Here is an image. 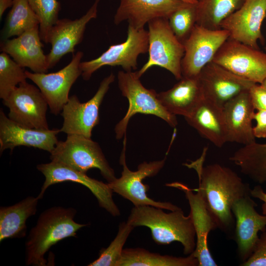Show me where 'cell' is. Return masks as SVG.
Instances as JSON below:
<instances>
[{
  "instance_id": "obj_1",
  "label": "cell",
  "mask_w": 266,
  "mask_h": 266,
  "mask_svg": "<svg viewBox=\"0 0 266 266\" xmlns=\"http://www.w3.org/2000/svg\"><path fill=\"white\" fill-rule=\"evenodd\" d=\"M188 166L197 171L199 180L197 189L201 194L206 206L218 228L226 233L234 229L232 211L233 203L239 198L250 194L248 184L229 167L218 164Z\"/></svg>"
},
{
  "instance_id": "obj_2",
  "label": "cell",
  "mask_w": 266,
  "mask_h": 266,
  "mask_svg": "<svg viewBox=\"0 0 266 266\" xmlns=\"http://www.w3.org/2000/svg\"><path fill=\"white\" fill-rule=\"evenodd\" d=\"M76 212L72 207L54 206L40 214L25 243L27 266H47L44 256L52 246L65 238L76 237L77 231L87 226L74 221Z\"/></svg>"
},
{
  "instance_id": "obj_3",
  "label": "cell",
  "mask_w": 266,
  "mask_h": 266,
  "mask_svg": "<svg viewBox=\"0 0 266 266\" xmlns=\"http://www.w3.org/2000/svg\"><path fill=\"white\" fill-rule=\"evenodd\" d=\"M163 209L151 205L134 206L127 221L134 228H149L157 244L167 245L178 241L182 245L185 255L192 254L196 248V237L190 214L185 216L181 208L169 213Z\"/></svg>"
},
{
  "instance_id": "obj_4",
  "label": "cell",
  "mask_w": 266,
  "mask_h": 266,
  "mask_svg": "<svg viewBox=\"0 0 266 266\" xmlns=\"http://www.w3.org/2000/svg\"><path fill=\"white\" fill-rule=\"evenodd\" d=\"M117 79L119 89L122 95L128 99L129 105L126 115L115 126L117 139L122 138L126 134L131 118L137 113L154 115L172 127L177 125L176 115L169 113L164 107L154 90L143 86L136 72L119 71Z\"/></svg>"
},
{
  "instance_id": "obj_5",
  "label": "cell",
  "mask_w": 266,
  "mask_h": 266,
  "mask_svg": "<svg viewBox=\"0 0 266 266\" xmlns=\"http://www.w3.org/2000/svg\"><path fill=\"white\" fill-rule=\"evenodd\" d=\"M50 158L85 173L97 168L108 183L116 178L99 144L81 135L67 134L65 141H59Z\"/></svg>"
},
{
  "instance_id": "obj_6",
  "label": "cell",
  "mask_w": 266,
  "mask_h": 266,
  "mask_svg": "<svg viewBox=\"0 0 266 266\" xmlns=\"http://www.w3.org/2000/svg\"><path fill=\"white\" fill-rule=\"evenodd\" d=\"M148 25L149 58L136 73L141 76L150 67L158 66L171 72L177 80L182 77L181 61L184 55L183 44L176 37L166 18H157Z\"/></svg>"
},
{
  "instance_id": "obj_7",
  "label": "cell",
  "mask_w": 266,
  "mask_h": 266,
  "mask_svg": "<svg viewBox=\"0 0 266 266\" xmlns=\"http://www.w3.org/2000/svg\"><path fill=\"white\" fill-rule=\"evenodd\" d=\"M126 141L125 138L120 160L123 166L121 176L107 183L112 192L130 200L134 206L151 205L170 211L180 209L169 202L155 201L150 198L146 194L149 187L142 182L144 179L158 173L165 166L166 157L161 160L144 162L138 165L137 170L131 171L126 163Z\"/></svg>"
},
{
  "instance_id": "obj_8",
  "label": "cell",
  "mask_w": 266,
  "mask_h": 266,
  "mask_svg": "<svg viewBox=\"0 0 266 266\" xmlns=\"http://www.w3.org/2000/svg\"><path fill=\"white\" fill-rule=\"evenodd\" d=\"M148 31L128 25L126 41L111 45L95 59L80 63L81 75L88 80L96 71L105 66H121L125 71H132L137 68L138 56L148 52Z\"/></svg>"
},
{
  "instance_id": "obj_9",
  "label": "cell",
  "mask_w": 266,
  "mask_h": 266,
  "mask_svg": "<svg viewBox=\"0 0 266 266\" xmlns=\"http://www.w3.org/2000/svg\"><path fill=\"white\" fill-rule=\"evenodd\" d=\"M229 37L226 30H210L196 24L183 43L185 52L181 61L182 77H198Z\"/></svg>"
},
{
  "instance_id": "obj_10",
  "label": "cell",
  "mask_w": 266,
  "mask_h": 266,
  "mask_svg": "<svg viewBox=\"0 0 266 266\" xmlns=\"http://www.w3.org/2000/svg\"><path fill=\"white\" fill-rule=\"evenodd\" d=\"M212 62L257 84H262L266 78V53L230 38Z\"/></svg>"
},
{
  "instance_id": "obj_11",
  "label": "cell",
  "mask_w": 266,
  "mask_h": 266,
  "mask_svg": "<svg viewBox=\"0 0 266 266\" xmlns=\"http://www.w3.org/2000/svg\"><path fill=\"white\" fill-rule=\"evenodd\" d=\"M115 75L110 73L100 82L98 91L89 100L81 102L75 95L71 96L61 112L64 122L61 132L91 138L93 128L99 123V109Z\"/></svg>"
},
{
  "instance_id": "obj_12",
  "label": "cell",
  "mask_w": 266,
  "mask_h": 266,
  "mask_svg": "<svg viewBox=\"0 0 266 266\" xmlns=\"http://www.w3.org/2000/svg\"><path fill=\"white\" fill-rule=\"evenodd\" d=\"M37 169L45 177V181L37 197L41 199L52 185L63 182H73L86 187L96 198L100 207L114 217L119 216L120 211L113 199V192L108 184L88 176L63 164L51 161L37 165Z\"/></svg>"
},
{
  "instance_id": "obj_13",
  "label": "cell",
  "mask_w": 266,
  "mask_h": 266,
  "mask_svg": "<svg viewBox=\"0 0 266 266\" xmlns=\"http://www.w3.org/2000/svg\"><path fill=\"white\" fill-rule=\"evenodd\" d=\"M2 101L9 109L8 117L11 120L31 128L49 129L48 104L38 88L27 81L22 83Z\"/></svg>"
},
{
  "instance_id": "obj_14",
  "label": "cell",
  "mask_w": 266,
  "mask_h": 266,
  "mask_svg": "<svg viewBox=\"0 0 266 266\" xmlns=\"http://www.w3.org/2000/svg\"><path fill=\"white\" fill-rule=\"evenodd\" d=\"M83 56L81 51L73 54L70 63L56 72L35 73L25 70L27 78L38 87L52 114L60 113L67 102L72 86L81 75L80 64Z\"/></svg>"
},
{
  "instance_id": "obj_15",
  "label": "cell",
  "mask_w": 266,
  "mask_h": 266,
  "mask_svg": "<svg viewBox=\"0 0 266 266\" xmlns=\"http://www.w3.org/2000/svg\"><path fill=\"white\" fill-rule=\"evenodd\" d=\"M266 17V0H245L241 6L221 24L229 38L259 49L258 41L264 38L262 23Z\"/></svg>"
},
{
  "instance_id": "obj_16",
  "label": "cell",
  "mask_w": 266,
  "mask_h": 266,
  "mask_svg": "<svg viewBox=\"0 0 266 266\" xmlns=\"http://www.w3.org/2000/svg\"><path fill=\"white\" fill-rule=\"evenodd\" d=\"M246 195L233 204L232 211L235 219L234 239L238 255L242 262L252 254L259 237V232L266 231V215L259 214L255 207L257 204Z\"/></svg>"
},
{
  "instance_id": "obj_17",
  "label": "cell",
  "mask_w": 266,
  "mask_h": 266,
  "mask_svg": "<svg viewBox=\"0 0 266 266\" xmlns=\"http://www.w3.org/2000/svg\"><path fill=\"white\" fill-rule=\"evenodd\" d=\"M100 0H95L94 4L83 16L71 20L59 19L51 29L48 36V43L51 45L46 55L47 67H54L65 55L74 52L75 47L81 42L87 24L96 18L98 4Z\"/></svg>"
},
{
  "instance_id": "obj_18",
  "label": "cell",
  "mask_w": 266,
  "mask_h": 266,
  "mask_svg": "<svg viewBox=\"0 0 266 266\" xmlns=\"http://www.w3.org/2000/svg\"><path fill=\"white\" fill-rule=\"evenodd\" d=\"M198 78L203 96L223 107L236 96L249 91L256 84L212 61L202 69Z\"/></svg>"
},
{
  "instance_id": "obj_19",
  "label": "cell",
  "mask_w": 266,
  "mask_h": 266,
  "mask_svg": "<svg viewBox=\"0 0 266 266\" xmlns=\"http://www.w3.org/2000/svg\"><path fill=\"white\" fill-rule=\"evenodd\" d=\"M168 186L182 191L188 201L190 207L189 214L196 237V248L193 254L199 261V266H217L209 249L208 238L209 233L218 227L207 209L201 194L197 189V193H194L187 185L178 182L169 184Z\"/></svg>"
},
{
  "instance_id": "obj_20",
  "label": "cell",
  "mask_w": 266,
  "mask_h": 266,
  "mask_svg": "<svg viewBox=\"0 0 266 266\" xmlns=\"http://www.w3.org/2000/svg\"><path fill=\"white\" fill-rule=\"evenodd\" d=\"M60 129L40 130L24 126L10 119L0 110V151L17 146L32 147L50 153L59 141Z\"/></svg>"
},
{
  "instance_id": "obj_21",
  "label": "cell",
  "mask_w": 266,
  "mask_h": 266,
  "mask_svg": "<svg viewBox=\"0 0 266 266\" xmlns=\"http://www.w3.org/2000/svg\"><path fill=\"white\" fill-rule=\"evenodd\" d=\"M185 3L180 0H120L114 17L119 25L127 21L136 29L144 28L150 21L157 18H166Z\"/></svg>"
},
{
  "instance_id": "obj_22",
  "label": "cell",
  "mask_w": 266,
  "mask_h": 266,
  "mask_svg": "<svg viewBox=\"0 0 266 266\" xmlns=\"http://www.w3.org/2000/svg\"><path fill=\"white\" fill-rule=\"evenodd\" d=\"M255 110L249 91L241 93L224 104L228 142L244 145L256 141L252 126Z\"/></svg>"
},
{
  "instance_id": "obj_23",
  "label": "cell",
  "mask_w": 266,
  "mask_h": 266,
  "mask_svg": "<svg viewBox=\"0 0 266 266\" xmlns=\"http://www.w3.org/2000/svg\"><path fill=\"white\" fill-rule=\"evenodd\" d=\"M41 40L38 26L15 38L1 41L0 50L24 68L28 67L35 73H46V55Z\"/></svg>"
},
{
  "instance_id": "obj_24",
  "label": "cell",
  "mask_w": 266,
  "mask_h": 266,
  "mask_svg": "<svg viewBox=\"0 0 266 266\" xmlns=\"http://www.w3.org/2000/svg\"><path fill=\"white\" fill-rule=\"evenodd\" d=\"M187 123L215 146L222 147L227 141L223 107L203 96L191 113Z\"/></svg>"
},
{
  "instance_id": "obj_25",
  "label": "cell",
  "mask_w": 266,
  "mask_h": 266,
  "mask_svg": "<svg viewBox=\"0 0 266 266\" xmlns=\"http://www.w3.org/2000/svg\"><path fill=\"white\" fill-rule=\"evenodd\" d=\"M167 111L174 115L188 116L203 97L198 77H182L170 89L157 94Z\"/></svg>"
},
{
  "instance_id": "obj_26",
  "label": "cell",
  "mask_w": 266,
  "mask_h": 266,
  "mask_svg": "<svg viewBox=\"0 0 266 266\" xmlns=\"http://www.w3.org/2000/svg\"><path fill=\"white\" fill-rule=\"evenodd\" d=\"M39 199L29 196L10 206L0 207V241L22 238L27 232L26 222L35 214Z\"/></svg>"
},
{
  "instance_id": "obj_27",
  "label": "cell",
  "mask_w": 266,
  "mask_h": 266,
  "mask_svg": "<svg viewBox=\"0 0 266 266\" xmlns=\"http://www.w3.org/2000/svg\"><path fill=\"white\" fill-rule=\"evenodd\" d=\"M229 160L238 166L242 173L254 182H266V143L256 141L237 150Z\"/></svg>"
},
{
  "instance_id": "obj_28",
  "label": "cell",
  "mask_w": 266,
  "mask_h": 266,
  "mask_svg": "<svg viewBox=\"0 0 266 266\" xmlns=\"http://www.w3.org/2000/svg\"><path fill=\"white\" fill-rule=\"evenodd\" d=\"M117 266H199L193 253L187 257L163 255L142 248H124Z\"/></svg>"
},
{
  "instance_id": "obj_29",
  "label": "cell",
  "mask_w": 266,
  "mask_h": 266,
  "mask_svg": "<svg viewBox=\"0 0 266 266\" xmlns=\"http://www.w3.org/2000/svg\"><path fill=\"white\" fill-rule=\"evenodd\" d=\"M196 24L210 30L221 29L222 22L238 9L245 0H197Z\"/></svg>"
},
{
  "instance_id": "obj_30",
  "label": "cell",
  "mask_w": 266,
  "mask_h": 266,
  "mask_svg": "<svg viewBox=\"0 0 266 266\" xmlns=\"http://www.w3.org/2000/svg\"><path fill=\"white\" fill-rule=\"evenodd\" d=\"M39 24L38 17L28 0H14L1 32V41L19 36L39 26Z\"/></svg>"
},
{
  "instance_id": "obj_31",
  "label": "cell",
  "mask_w": 266,
  "mask_h": 266,
  "mask_svg": "<svg viewBox=\"0 0 266 266\" xmlns=\"http://www.w3.org/2000/svg\"><path fill=\"white\" fill-rule=\"evenodd\" d=\"M24 67L7 54H0V98L6 99L20 84L26 81Z\"/></svg>"
},
{
  "instance_id": "obj_32",
  "label": "cell",
  "mask_w": 266,
  "mask_h": 266,
  "mask_svg": "<svg viewBox=\"0 0 266 266\" xmlns=\"http://www.w3.org/2000/svg\"><path fill=\"white\" fill-rule=\"evenodd\" d=\"M134 228L127 221L120 223L115 238L107 248L100 251L99 257L88 266H117L121 258L124 245Z\"/></svg>"
},
{
  "instance_id": "obj_33",
  "label": "cell",
  "mask_w": 266,
  "mask_h": 266,
  "mask_svg": "<svg viewBox=\"0 0 266 266\" xmlns=\"http://www.w3.org/2000/svg\"><path fill=\"white\" fill-rule=\"evenodd\" d=\"M39 20L41 40L48 43V36L53 26L59 20L61 5L57 0H28Z\"/></svg>"
},
{
  "instance_id": "obj_34",
  "label": "cell",
  "mask_w": 266,
  "mask_h": 266,
  "mask_svg": "<svg viewBox=\"0 0 266 266\" xmlns=\"http://www.w3.org/2000/svg\"><path fill=\"white\" fill-rule=\"evenodd\" d=\"M196 3H186L175 11L168 18L169 26L182 43L188 37L196 24Z\"/></svg>"
},
{
  "instance_id": "obj_35",
  "label": "cell",
  "mask_w": 266,
  "mask_h": 266,
  "mask_svg": "<svg viewBox=\"0 0 266 266\" xmlns=\"http://www.w3.org/2000/svg\"><path fill=\"white\" fill-rule=\"evenodd\" d=\"M239 266H266V231L262 232L251 255Z\"/></svg>"
},
{
  "instance_id": "obj_36",
  "label": "cell",
  "mask_w": 266,
  "mask_h": 266,
  "mask_svg": "<svg viewBox=\"0 0 266 266\" xmlns=\"http://www.w3.org/2000/svg\"><path fill=\"white\" fill-rule=\"evenodd\" d=\"M249 93L255 109L266 110V90L256 83L251 87Z\"/></svg>"
},
{
  "instance_id": "obj_37",
  "label": "cell",
  "mask_w": 266,
  "mask_h": 266,
  "mask_svg": "<svg viewBox=\"0 0 266 266\" xmlns=\"http://www.w3.org/2000/svg\"><path fill=\"white\" fill-rule=\"evenodd\" d=\"M254 120L257 124L253 128V134L255 138L266 137V110H258L254 115Z\"/></svg>"
},
{
  "instance_id": "obj_38",
  "label": "cell",
  "mask_w": 266,
  "mask_h": 266,
  "mask_svg": "<svg viewBox=\"0 0 266 266\" xmlns=\"http://www.w3.org/2000/svg\"><path fill=\"white\" fill-rule=\"evenodd\" d=\"M250 195L252 197L258 199L263 201L262 205V214L266 215V192L261 185L255 186L251 189Z\"/></svg>"
},
{
  "instance_id": "obj_39",
  "label": "cell",
  "mask_w": 266,
  "mask_h": 266,
  "mask_svg": "<svg viewBox=\"0 0 266 266\" xmlns=\"http://www.w3.org/2000/svg\"><path fill=\"white\" fill-rule=\"evenodd\" d=\"M14 0H0V19L5 12L9 7L12 6Z\"/></svg>"
},
{
  "instance_id": "obj_40",
  "label": "cell",
  "mask_w": 266,
  "mask_h": 266,
  "mask_svg": "<svg viewBox=\"0 0 266 266\" xmlns=\"http://www.w3.org/2000/svg\"><path fill=\"white\" fill-rule=\"evenodd\" d=\"M180 0L185 3H191V4H196L197 3V1H198L197 0Z\"/></svg>"
},
{
  "instance_id": "obj_41",
  "label": "cell",
  "mask_w": 266,
  "mask_h": 266,
  "mask_svg": "<svg viewBox=\"0 0 266 266\" xmlns=\"http://www.w3.org/2000/svg\"><path fill=\"white\" fill-rule=\"evenodd\" d=\"M260 85L266 90V78L263 81L262 83Z\"/></svg>"
},
{
  "instance_id": "obj_42",
  "label": "cell",
  "mask_w": 266,
  "mask_h": 266,
  "mask_svg": "<svg viewBox=\"0 0 266 266\" xmlns=\"http://www.w3.org/2000/svg\"><path fill=\"white\" fill-rule=\"evenodd\" d=\"M265 51L266 52V46L265 47Z\"/></svg>"
}]
</instances>
